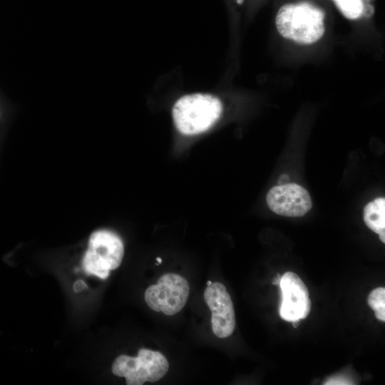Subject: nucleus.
<instances>
[{"instance_id": "obj_1", "label": "nucleus", "mask_w": 385, "mask_h": 385, "mask_svg": "<svg viewBox=\"0 0 385 385\" xmlns=\"http://www.w3.org/2000/svg\"><path fill=\"white\" fill-rule=\"evenodd\" d=\"M325 12L308 1L286 4L275 16L278 33L284 38L300 45H312L325 33Z\"/></svg>"}, {"instance_id": "obj_2", "label": "nucleus", "mask_w": 385, "mask_h": 385, "mask_svg": "<svg viewBox=\"0 0 385 385\" xmlns=\"http://www.w3.org/2000/svg\"><path fill=\"white\" fill-rule=\"evenodd\" d=\"M222 111L220 101L209 94L195 93L179 98L173 108L177 129L185 135H195L210 128Z\"/></svg>"}, {"instance_id": "obj_3", "label": "nucleus", "mask_w": 385, "mask_h": 385, "mask_svg": "<svg viewBox=\"0 0 385 385\" xmlns=\"http://www.w3.org/2000/svg\"><path fill=\"white\" fill-rule=\"evenodd\" d=\"M123 255L121 238L112 231L99 230L90 236L88 249L82 260L83 268L88 274L105 279L111 270L120 266Z\"/></svg>"}, {"instance_id": "obj_4", "label": "nucleus", "mask_w": 385, "mask_h": 385, "mask_svg": "<svg viewBox=\"0 0 385 385\" xmlns=\"http://www.w3.org/2000/svg\"><path fill=\"white\" fill-rule=\"evenodd\" d=\"M168 369V361L160 352L143 348L139 349L136 357L118 356L112 365L113 374L125 377L128 385L155 382L166 374Z\"/></svg>"}, {"instance_id": "obj_5", "label": "nucleus", "mask_w": 385, "mask_h": 385, "mask_svg": "<svg viewBox=\"0 0 385 385\" xmlns=\"http://www.w3.org/2000/svg\"><path fill=\"white\" fill-rule=\"evenodd\" d=\"M190 293L188 281L175 273L162 275L156 284L150 285L145 292V301L155 312L171 316L185 307Z\"/></svg>"}, {"instance_id": "obj_6", "label": "nucleus", "mask_w": 385, "mask_h": 385, "mask_svg": "<svg viewBox=\"0 0 385 385\" xmlns=\"http://www.w3.org/2000/svg\"><path fill=\"white\" fill-rule=\"evenodd\" d=\"M279 285L282 293L280 317L290 322L305 319L311 309V300L303 281L297 274L287 272L281 277Z\"/></svg>"}, {"instance_id": "obj_7", "label": "nucleus", "mask_w": 385, "mask_h": 385, "mask_svg": "<svg viewBox=\"0 0 385 385\" xmlns=\"http://www.w3.org/2000/svg\"><path fill=\"white\" fill-rule=\"evenodd\" d=\"M204 299L212 312L211 326L214 334L221 339L230 336L235 328L232 301L224 284L212 282L204 292Z\"/></svg>"}, {"instance_id": "obj_8", "label": "nucleus", "mask_w": 385, "mask_h": 385, "mask_svg": "<svg viewBox=\"0 0 385 385\" xmlns=\"http://www.w3.org/2000/svg\"><path fill=\"white\" fill-rule=\"evenodd\" d=\"M266 200L272 212L287 217H302L312 206L309 192L296 183H287L272 188L267 192Z\"/></svg>"}, {"instance_id": "obj_9", "label": "nucleus", "mask_w": 385, "mask_h": 385, "mask_svg": "<svg viewBox=\"0 0 385 385\" xmlns=\"http://www.w3.org/2000/svg\"><path fill=\"white\" fill-rule=\"evenodd\" d=\"M364 221L376 233L385 232V199L376 198L369 202L364 210Z\"/></svg>"}, {"instance_id": "obj_10", "label": "nucleus", "mask_w": 385, "mask_h": 385, "mask_svg": "<svg viewBox=\"0 0 385 385\" xmlns=\"http://www.w3.org/2000/svg\"><path fill=\"white\" fill-rule=\"evenodd\" d=\"M342 14L348 19L356 20L362 16L364 5L361 0H332Z\"/></svg>"}, {"instance_id": "obj_11", "label": "nucleus", "mask_w": 385, "mask_h": 385, "mask_svg": "<svg viewBox=\"0 0 385 385\" xmlns=\"http://www.w3.org/2000/svg\"><path fill=\"white\" fill-rule=\"evenodd\" d=\"M368 304L374 311L375 317L381 322H385V288L377 287L369 294Z\"/></svg>"}, {"instance_id": "obj_12", "label": "nucleus", "mask_w": 385, "mask_h": 385, "mask_svg": "<svg viewBox=\"0 0 385 385\" xmlns=\"http://www.w3.org/2000/svg\"><path fill=\"white\" fill-rule=\"evenodd\" d=\"M324 384H351L349 381L344 376H334L328 379Z\"/></svg>"}, {"instance_id": "obj_13", "label": "nucleus", "mask_w": 385, "mask_h": 385, "mask_svg": "<svg viewBox=\"0 0 385 385\" xmlns=\"http://www.w3.org/2000/svg\"><path fill=\"white\" fill-rule=\"evenodd\" d=\"M289 180V178L287 175H282L279 178L278 183L279 185H284V184H287Z\"/></svg>"}, {"instance_id": "obj_14", "label": "nucleus", "mask_w": 385, "mask_h": 385, "mask_svg": "<svg viewBox=\"0 0 385 385\" xmlns=\"http://www.w3.org/2000/svg\"><path fill=\"white\" fill-rule=\"evenodd\" d=\"M281 277L279 274H277L274 279H273V284H276V285H279V282H280V280H281Z\"/></svg>"}, {"instance_id": "obj_15", "label": "nucleus", "mask_w": 385, "mask_h": 385, "mask_svg": "<svg viewBox=\"0 0 385 385\" xmlns=\"http://www.w3.org/2000/svg\"><path fill=\"white\" fill-rule=\"evenodd\" d=\"M379 235L380 240L383 243H384L385 242V232H382L379 233Z\"/></svg>"}, {"instance_id": "obj_16", "label": "nucleus", "mask_w": 385, "mask_h": 385, "mask_svg": "<svg viewBox=\"0 0 385 385\" xmlns=\"http://www.w3.org/2000/svg\"><path fill=\"white\" fill-rule=\"evenodd\" d=\"M157 261L158 262V264H160L162 262V260L160 257L156 258Z\"/></svg>"}, {"instance_id": "obj_17", "label": "nucleus", "mask_w": 385, "mask_h": 385, "mask_svg": "<svg viewBox=\"0 0 385 385\" xmlns=\"http://www.w3.org/2000/svg\"><path fill=\"white\" fill-rule=\"evenodd\" d=\"M244 0H237V4H242L243 3Z\"/></svg>"}, {"instance_id": "obj_18", "label": "nucleus", "mask_w": 385, "mask_h": 385, "mask_svg": "<svg viewBox=\"0 0 385 385\" xmlns=\"http://www.w3.org/2000/svg\"><path fill=\"white\" fill-rule=\"evenodd\" d=\"M212 284V282H211V281H207V285H210V284Z\"/></svg>"}]
</instances>
